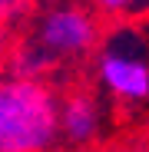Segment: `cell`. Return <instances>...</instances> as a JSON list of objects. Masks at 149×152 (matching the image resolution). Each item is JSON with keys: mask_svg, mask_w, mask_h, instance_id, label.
Segmentation results:
<instances>
[{"mask_svg": "<svg viewBox=\"0 0 149 152\" xmlns=\"http://www.w3.org/2000/svg\"><path fill=\"white\" fill-rule=\"evenodd\" d=\"M60 142V93L50 80L0 76V152H53Z\"/></svg>", "mask_w": 149, "mask_h": 152, "instance_id": "cell-2", "label": "cell"}, {"mask_svg": "<svg viewBox=\"0 0 149 152\" xmlns=\"http://www.w3.org/2000/svg\"><path fill=\"white\" fill-rule=\"evenodd\" d=\"M103 43V20L83 0H43L27 23L17 27L10 73L50 80L63 66H76Z\"/></svg>", "mask_w": 149, "mask_h": 152, "instance_id": "cell-1", "label": "cell"}, {"mask_svg": "<svg viewBox=\"0 0 149 152\" xmlns=\"http://www.w3.org/2000/svg\"><path fill=\"white\" fill-rule=\"evenodd\" d=\"M103 129V106L90 89L60 93V142L80 149L90 145Z\"/></svg>", "mask_w": 149, "mask_h": 152, "instance_id": "cell-4", "label": "cell"}, {"mask_svg": "<svg viewBox=\"0 0 149 152\" xmlns=\"http://www.w3.org/2000/svg\"><path fill=\"white\" fill-rule=\"evenodd\" d=\"M96 76L116 103H146L149 99V60L142 56L139 37L116 33L103 37L96 56Z\"/></svg>", "mask_w": 149, "mask_h": 152, "instance_id": "cell-3", "label": "cell"}, {"mask_svg": "<svg viewBox=\"0 0 149 152\" xmlns=\"http://www.w3.org/2000/svg\"><path fill=\"white\" fill-rule=\"evenodd\" d=\"M13 46H17V27L10 20L0 17V76L10 73V60H13Z\"/></svg>", "mask_w": 149, "mask_h": 152, "instance_id": "cell-6", "label": "cell"}, {"mask_svg": "<svg viewBox=\"0 0 149 152\" xmlns=\"http://www.w3.org/2000/svg\"><path fill=\"white\" fill-rule=\"evenodd\" d=\"M43 4V0H0V17L10 20L13 27H20V23H27L33 17V10Z\"/></svg>", "mask_w": 149, "mask_h": 152, "instance_id": "cell-5", "label": "cell"}, {"mask_svg": "<svg viewBox=\"0 0 149 152\" xmlns=\"http://www.w3.org/2000/svg\"><path fill=\"white\" fill-rule=\"evenodd\" d=\"M90 4L106 17H119V13H129L136 7V0H90Z\"/></svg>", "mask_w": 149, "mask_h": 152, "instance_id": "cell-7", "label": "cell"}]
</instances>
